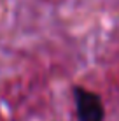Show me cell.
Listing matches in <instances>:
<instances>
[{"label": "cell", "mask_w": 119, "mask_h": 121, "mask_svg": "<svg viewBox=\"0 0 119 121\" xmlns=\"http://www.w3.org/2000/svg\"><path fill=\"white\" fill-rule=\"evenodd\" d=\"M75 109L79 121H103L105 109L102 98L96 93L86 90V88H75Z\"/></svg>", "instance_id": "1"}]
</instances>
